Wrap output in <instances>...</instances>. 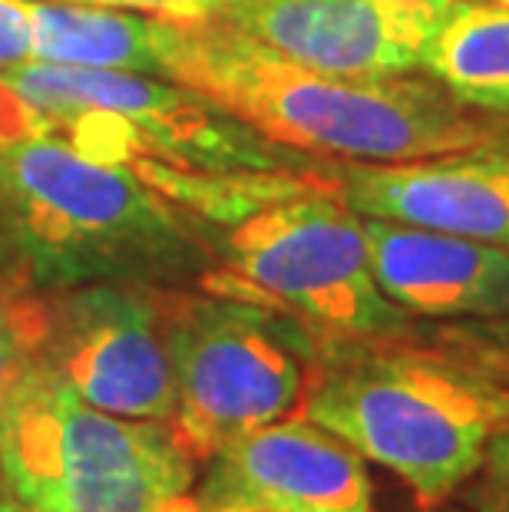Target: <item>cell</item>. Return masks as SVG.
I'll use <instances>...</instances> for the list:
<instances>
[{"instance_id": "ac0fdd59", "label": "cell", "mask_w": 509, "mask_h": 512, "mask_svg": "<svg viewBox=\"0 0 509 512\" xmlns=\"http://www.w3.org/2000/svg\"><path fill=\"white\" fill-rule=\"evenodd\" d=\"M77 4L136 10V14L169 20V24H199V20L219 17V10L229 4V0H77Z\"/></svg>"}, {"instance_id": "484cf974", "label": "cell", "mask_w": 509, "mask_h": 512, "mask_svg": "<svg viewBox=\"0 0 509 512\" xmlns=\"http://www.w3.org/2000/svg\"><path fill=\"white\" fill-rule=\"evenodd\" d=\"M500 152H503V159L509 162V149H500Z\"/></svg>"}, {"instance_id": "52a82bcc", "label": "cell", "mask_w": 509, "mask_h": 512, "mask_svg": "<svg viewBox=\"0 0 509 512\" xmlns=\"http://www.w3.org/2000/svg\"><path fill=\"white\" fill-rule=\"evenodd\" d=\"M172 427L196 456L265 423L291 417L305 397L318 337L268 304L235 294L169 288Z\"/></svg>"}, {"instance_id": "6da1fadb", "label": "cell", "mask_w": 509, "mask_h": 512, "mask_svg": "<svg viewBox=\"0 0 509 512\" xmlns=\"http://www.w3.org/2000/svg\"><path fill=\"white\" fill-rule=\"evenodd\" d=\"M162 76L272 143L341 162H414L496 146L493 129L433 80H351L272 50L225 20H156Z\"/></svg>"}, {"instance_id": "7c38bea8", "label": "cell", "mask_w": 509, "mask_h": 512, "mask_svg": "<svg viewBox=\"0 0 509 512\" xmlns=\"http://www.w3.org/2000/svg\"><path fill=\"white\" fill-rule=\"evenodd\" d=\"M364 238L377 288L410 318L509 314V245L387 219H364Z\"/></svg>"}, {"instance_id": "44dd1931", "label": "cell", "mask_w": 509, "mask_h": 512, "mask_svg": "<svg viewBox=\"0 0 509 512\" xmlns=\"http://www.w3.org/2000/svg\"><path fill=\"white\" fill-rule=\"evenodd\" d=\"M0 291H34L24 265H20V258L14 255V248H10L4 232H0Z\"/></svg>"}, {"instance_id": "3957f363", "label": "cell", "mask_w": 509, "mask_h": 512, "mask_svg": "<svg viewBox=\"0 0 509 512\" xmlns=\"http://www.w3.org/2000/svg\"><path fill=\"white\" fill-rule=\"evenodd\" d=\"M298 413L391 470L433 509L480 470L486 443L503 427V387L433 347L324 341Z\"/></svg>"}, {"instance_id": "603a6c76", "label": "cell", "mask_w": 509, "mask_h": 512, "mask_svg": "<svg viewBox=\"0 0 509 512\" xmlns=\"http://www.w3.org/2000/svg\"><path fill=\"white\" fill-rule=\"evenodd\" d=\"M172 512H205V509H199L196 503H192V496H186V499H179V503L172 506Z\"/></svg>"}, {"instance_id": "9c48e42d", "label": "cell", "mask_w": 509, "mask_h": 512, "mask_svg": "<svg viewBox=\"0 0 509 512\" xmlns=\"http://www.w3.org/2000/svg\"><path fill=\"white\" fill-rule=\"evenodd\" d=\"M457 0H229L219 20L305 67L391 80L424 70Z\"/></svg>"}, {"instance_id": "8fae6325", "label": "cell", "mask_w": 509, "mask_h": 512, "mask_svg": "<svg viewBox=\"0 0 509 512\" xmlns=\"http://www.w3.org/2000/svg\"><path fill=\"white\" fill-rule=\"evenodd\" d=\"M341 199L364 219H387L509 245V162L500 143L467 156L344 162Z\"/></svg>"}, {"instance_id": "ba28073f", "label": "cell", "mask_w": 509, "mask_h": 512, "mask_svg": "<svg viewBox=\"0 0 509 512\" xmlns=\"http://www.w3.org/2000/svg\"><path fill=\"white\" fill-rule=\"evenodd\" d=\"M37 298V367L106 413L172 423L166 285L93 281L37 291Z\"/></svg>"}, {"instance_id": "7a4b0ae2", "label": "cell", "mask_w": 509, "mask_h": 512, "mask_svg": "<svg viewBox=\"0 0 509 512\" xmlns=\"http://www.w3.org/2000/svg\"><path fill=\"white\" fill-rule=\"evenodd\" d=\"M0 232L34 291L172 285L215 258L196 215L57 136L0 143Z\"/></svg>"}, {"instance_id": "277c9868", "label": "cell", "mask_w": 509, "mask_h": 512, "mask_svg": "<svg viewBox=\"0 0 509 512\" xmlns=\"http://www.w3.org/2000/svg\"><path fill=\"white\" fill-rule=\"evenodd\" d=\"M196 460L172 423L106 413L43 367L0 417V483L27 512H172Z\"/></svg>"}, {"instance_id": "cb8c5ba5", "label": "cell", "mask_w": 509, "mask_h": 512, "mask_svg": "<svg viewBox=\"0 0 509 512\" xmlns=\"http://www.w3.org/2000/svg\"><path fill=\"white\" fill-rule=\"evenodd\" d=\"M503 427H509V387H503Z\"/></svg>"}, {"instance_id": "5b68a950", "label": "cell", "mask_w": 509, "mask_h": 512, "mask_svg": "<svg viewBox=\"0 0 509 512\" xmlns=\"http://www.w3.org/2000/svg\"><path fill=\"white\" fill-rule=\"evenodd\" d=\"M202 275L205 291L268 304L301 321L318 341H400L410 314L377 288L364 219L338 182L314 179L298 192L232 222Z\"/></svg>"}, {"instance_id": "4316f807", "label": "cell", "mask_w": 509, "mask_h": 512, "mask_svg": "<svg viewBox=\"0 0 509 512\" xmlns=\"http://www.w3.org/2000/svg\"><path fill=\"white\" fill-rule=\"evenodd\" d=\"M493 4H506L509 7V0H493Z\"/></svg>"}, {"instance_id": "5bb4252c", "label": "cell", "mask_w": 509, "mask_h": 512, "mask_svg": "<svg viewBox=\"0 0 509 512\" xmlns=\"http://www.w3.org/2000/svg\"><path fill=\"white\" fill-rule=\"evenodd\" d=\"M424 70L457 103L483 113H509V7L457 0L427 47Z\"/></svg>"}, {"instance_id": "d6986e66", "label": "cell", "mask_w": 509, "mask_h": 512, "mask_svg": "<svg viewBox=\"0 0 509 512\" xmlns=\"http://www.w3.org/2000/svg\"><path fill=\"white\" fill-rule=\"evenodd\" d=\"M34 136H50L47 116L34 110L7 83V76L0 73V143H17V139H34Z\"/></svg>"}, {"instance_id": "9a60e30c", "label": "cell", "mask_w": 509, "mask_h": 512, "mask_svg": "<svg viewBox=\"0 0 509 512\" xmlns=\"http://www.w3.org/2000/svg\"><path fill=\"white\" fill-rule=\"evenodd\" d=\"M430 347L490 384L509 387V314L503 318L443 321L430 334Z\"/></svg>"}, {"instance_id": "2e32d148", "label": "cell", "mask_w": 509, "mask_h": 512, "mask_svg": "<svg viewBox=\"0 0 509 512\" xmlns=\"http://www.w3.org/2000/svg\"><path fill=\"white\" fill-rule=\"evenodd\" d=\"M37 291H0V417L37 370Z\"/></svg>"}, {"instance_id": "30bf717a", "label": "cell", "mask_w": 509, "mask_h": 512, "mask_svg": "<svg viewBox=\"0 0 509 512\" xmlns=\"http://www.w3.org/2000/svg\"><path fill=\"white\" fill-rule=\"evenodd\" d=\"M189 496L205 512H371L374 506L364 456L301 413L215 450Z\"/></svg>"}, {"instance_id": "ffe728a7", "label": "cell", "mask_w": 509, "mask_h": 512, "mask_svg": "<svg viewBox=\"0 0 509 512\" xmlns=\"http://www.w3.org/2000/svg\"><path fill=\"white\" fill-rule=\"evenodd\" d=\"M34 60L30 24L20 0H0V73Z\"/></svg>"}, {"instance_id": "7402d4cb", "label": "cell", "mask_w": 509, "mask_h": 512, "mask_svg": "<svg viewBox=\"0 0 509 512\" xmlns=\"http://www.w3.org/2000/svg\"><path fill=\"white\" fill-rule=\"evenodd\" d=\"M0 512H27V509H24V506H20V503H17V499H14V496H10V493H7V489H4V493H0Z\"/></svg>"}, {"instance_id": "4fadbf2b", "label": "cell", "mask_w": 509, "mask_h": 512, "mask_svg": "<svg viewBox=\"0 0 509 512\" xmlns=\"http://www.w3.org/2000/svg\"><path fill=\"white\" fill-rule=\"evenodd\" d=\"M30 24L34 60L77 70L159 73L156 17L136 10L77 4V0H20Z\"/></svg>"}, {"instance_id": "8992f818", "label": "cell", "mask_w": 509, "mask_h": 512, "mask_svg": "<svg viewBox=\"0 0 509 512\" xmlns=\"http://www.w3.org/2000/svg\"><path fill=\"white\" fill-rule=\"evenodd\" d=\"M7 83L47 116L50 136L123 166L156 159L186 172H305L311 159L272 143L169 76L20 63Z\"/></svg>"}, {"instance_id": "e0dca14e", "label": "cell", "mask_w": 509, "mask_h": 512, "mask_svg": "<svg viewBox=\"0 0 509 512\" xmlns=\"http://www.w3.org/2000/svg\"><path fill=\"white\" fill-rule=\"evenodd\" d=\"M460 496L470 512H509V427L490 437L480 470L460 489Z\"/></svg>"}, {"instance_id": "d4e9b609", "label": "cell", "mask_w": 509, "mask_h": 512, "mask_svg": "<svg viewBox=\"0 0 509 512\" xmlns=\"http://www.w3.org/2000/svg\"><path fill=\"white\" fill-rule=\"evenodd\" d=\"M424 512H460V509H443V506H433V509H424Z\"/></svg>"}]
</instances>
